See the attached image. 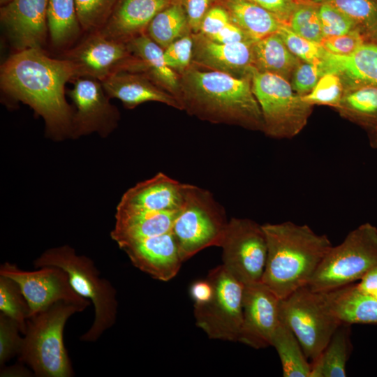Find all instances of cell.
I'll use <instances>...</instances> for the list:
<instances>
[{
  "instance_id": "6da1fadb",
  "label": "cell",
  "mask_w": 377,
  "mask_h": 377,
  "mask_svg": "<svg viewBox=\"0 0 377 377\" xmlns=\"http://www.w3.org/2000/svg\"><path fill=\"white\" fill-rule=\"evenodd\" d=\"M75 77L68 59L51 58L38 48L15 52L0 71L2 90L41 117L47 135L55 140L71 138L74 110L66 99L65 86Z\"/></svg>"
},
{
  "instance_id": "7a4b0ae2",
  "label": "cell",
  "mask_w": 377,
  "mask_h": 377,
  "mask_svg": "<svg viewBox=\"0 0 377 377\" xmlns=\"http://www.w3.org/2000/svg\"><path fill=\"white\" fill-rule=\"evenodd\" d=\"M251 79L205 69L192 64L179 75L177 98L182 110L210 123L263 132L262 112Z\"/></svg>"
},
{
  "instance_id": "3957f363",
  "label": "cell",
  "mask_w": 377,
  "mask_h": 377,
  "mask_svg": "<svg viewBox=\"0 0 377 377\" xmlns=\"http://www.w3.org/2000/svg\"><path fill=\"white\" fill-rule=\"evenodd\" d=\"M267 259L261 281L279 299L309 284L332 246L325 235L292 221L263 224Z\"/></svg>"
},
{
  "instance_id": "277c9868",
  "label": "cell",
  "mask_w": 377,
  "mask_h": 377,
  "mask_svg": "<svg viewBox=\"0 0 377 377\" xmlns=\"http://www.w3.org/2000/svg\"><path fill=\"white\" fill-rule=\"evenodd\" d=\"M84 309L71 302L59 301L31 316L27 322L17 355L37 377H71V362L63 334L68 319Z\"/></svg>"
},
{
  "instance_id": "5b68a950",
  "label": "cell",
  "mask_w": 377,
  "mask_h": 377,
  "mask_svg": "<svg viewBox=\"0 0 377 377\" xmlns=\"http://www.w3.org/2000/svg\"><path fill=\"white\" fill-rule=\"evenodd\" d=\"M36 268L56 266L68 276L74 290L92 302L94 319L89 330L80 339L95 342L116 322L117 314V291L112 283L102 277L94 263L87 256L78 255L68 245L49 249L34 261Z\"/></svg>"
},
{
  "instance_id": "8992f818",
  "label": "cell",
  "mask_w": 377,
  "mask_h": 377,
  "mask_svg": "<svg viewBox=\"0 0 377 377\" xmlns=\"http://www.w3.org/2000/svg\"><path fill=\"white\" fill-rule=\"evenodd\" d=\"M229 220L224 208L205 188L184 184L172 232L184 261L210 246H221Z\"/></svg>"
},
{
  "instance_id": "52a82bcc",
  "label": "cell",
  "mask_w": 377,
  "mask_h": 377,
  "mask_svg": "<svg viewBox=\"0 0 377 377\" xmlns=\"http://www.w3.org/2000/svg\"><path fill=\"white\" fill-rule=\"evenodd\" d=\"M377 267V228L364 223L350 231L343 242L328 251L307 286L327 292L353 283Z\"/></svg>"
},
{
  "instance_id": "ba28073f",
  "label": "cell",
  "mask_w": 377,
  "mask_h": 377,
  "mask_svg": "<svg viewBox=\"0 0 377 377\" xmlns=\"http://www.w3.org/2000/svg\"><path fill=\"white\" fill-rule=\"evenodd\" d=\"M251 87L259 104L263 131L274 139H290L306 126L312 105L296 94L290 82L279 75L253 71Z\"/></svg>"
},
{
  "instance_id": "9c48e42d",
  "label": "cell",
  "mask_w": 377,
  "mask_h": 377,
  "mask_svg": "<svg viewBox=\"0 0 377 377\" xmlns=\"http://www.w3.org/2000/svg\"><path fill=\"white\" fill-rule=\"evenodd\" d=\"M279 318L293 331L307 359L312 361L342 324L329 311L320 293L307 286L280 299Z\"/></svg>"
},
{
  "instance_id": "30bf717a",
  "label": "cell",
  "mask_w": 377,
  "mask_h": 377,
  "mask_svg": "<svg viewBox=\"0 0 377 377\" xmlns=\"http://www.w3.org/2000/svg\"><path fill=\"white\" fill-rule=\"evenodd\" d=\"M213 288L206 303L194 304L196 325L213 339L238 341L242 323L244 285L222 265L207 276Z\"/></svg>"
},
{
  "instance_id": "8fae6325",
  "label": "cell",
  "mask_w": 377,
  "mask_h": 377,
  "mask_svg": "<svg viewBox=\"0 0 377 377\" xmlns=\"http://www.w3.org/2000/svg\"><path fill=\"white\" fill-rule=\"evenodd\" d=\"M220 247L222 265L243 285L261 281L267 251L262 225L246 218H231Z\"/></svg>"
},
{
  "instance_id": "7c38bea8",
  "label": "cell",
  "mask_w": 377,
  "mask_h": 377,
  "mask_svg": "<svg viewBox=\"0 0 377 377\" xmlns=\"http://www.w3.org/2000/svg\"><path fill=\"white\" fill-rule=\"evenodd\" d=\"M73 65L75 77H85L101 82L121 71L142 73V64L129 51L126 43L91 33L66 56Z\"/></svg>"
},
{
  "instance_id": "4fadbf2b",
  "label": "cell",
  "mask_w": 377,
  "mask_h": 377,
  "mask_svg": "<svg viewBox=\"0 0 377 377\" xmlns=\"http://www.w3.org/2000/svg\"><path fill=\"white\" fill-rule=\"evenodd\" d=\"M0 275L18 283L29 304L30 316L59 301L73 303L84 310L90 305L89 300L74 290L68 274L60 267L43 266L34 271H24L6 262L1 265Z\"/></svg>"
},
{
  "instance_id": "5bb4252c",
  "label": "cell",
  "mask_w": 377,
  "mask_h": 377,
  "mask_svg": "<svg viewBox=\"0 0 377 377\" xmlns=\"http://www.w3.org/2000/svg\"><path fill=\"white\" fill-rule=\"evenodd\" d=\"M68 91L75 107L72 119L71 138L97 133L108 136L117 126L120 114L110 102L101 81L78 77L73 78Z\"/></svg>"
},
{
  "instance_id": "9a60e30c",
  "label": "cell",
  "mask_w": 377,
  "mask_h": 377,
  "mask_svg": "<svg viewBox=\"0 0 377 377\" xmlns=\"http://www.w3.org/2000/svg\"><path fill=\"white\" fill-rule=\"evenodd\" d=\"M280 299L261 281L244 285L239 342L259 349L271 346L280 322Z\"/></svg>"
},
{
  "instance_id": "2e32d148",
  "label": "cell",
  "mask_w": 377,
  "mask_h": 377,
  "mask_svg": "<svg viewBox=\"0 0 377 377\" xmlns=\"http://www.w3.org/2000/svg\"><path fill=\"white\" fill-rule=\"evenodd\" d=\"M0 22L17 52L42 49L47 24V0H10L1 6Z\"/></svg>"
},
{
  "instance_id": "e0dca14e",
  "label": "cell",
  "mask_w": 377,
  "mask_h": 377,
  "mask_svg": "<svg viewBox=\"0 0 377 377\" xmlns=\"http://www.w3.org/2000/svg\"><path fill=\"white\" fill-rule=\"evenodd\" d=\"M119 247L126 253L135 267L153 279L162 281L173 279L184 262L172 231L131 241Z\"/></svg>"
},
{
  "instance_id": "ac0fdd59",
  "label": "cell",
  "mask_w": 377,
  "mask_h": 377,
  "mask_svg": "<svg viewBox=\"0 0 377 377\" xmlns=\"http://www.w3.org/2000/svg\"><path fill=\"white\" fill-rule=\"evenodd\" d=\"M192 64L207 70L219 71L239 78H251L254 42L220 43L200 33L193 34Z\"/></svg>"
},
{
  "instance_id": "d6986e66",
  "label": "cell",
  "mask_w": 377,
  "mask_h": 377,
  "mask_svg": "<svg viewBox=\"0 0 377 377\" xmlns=\"http://www.w3.org/2000/svg\"><path fill=\"white\" fill-rule=\"evenodd\" d=\"M175 0H117L113 10L99 31L105 37L127 43L146 33L154 17Z\"/></svg>"
},
{
  "instance_id": "ffe728a7",
  "label": "cell",
  "mask_w": 377,
  "mask_h": 377,
  "mask_svg": "<svg viewBox=\"0 0 377 377\" xmlns=\"http://www.w3.org/2000/svg\"><path fill=\"white\" fill-rule=\"evenodd\" d=\"M184 184L163 172H158L128 189L117 207L146 211L178 210L183 200Z\"/></svg>"
},
{
  "instance_id": "44dd1931",
  "label": "cell",
  "mask_w": 377,
  "mask_h": 377,
  "mask_svg": "<svg viewBox=\"0 0 377 377\" xmlns=\"http://www.w3.org/2000/svg\"><path fill=\"white\" fill-rule=\"evenodd\" d=\"M101 83L110 98L119 99L128 109L153 101L182 110V106L175 96L143 73L121 71L108 77Z\"/></svg>"
},
{
  "instance_id": "7402d4cb",
  "label": "cell",
  "mask_w": 377,
  "mask_h": 377,
  "mask_svg": "<svg viewBox=\"0 0 377 377\" xmlns=\"http://www.w3.org/2000/svg\"><path fill=\"white\" fill-rule=\"evenodd\" d=\"M178 210L146 211L117 207L111 238L120 246L131 241L170 232Z\"/></svg>"
},
{
  "instance_id": "603a6c76",
  "label": "cell",
  "mask_w": 377,
  "mask_h": 377,
  "mask_svg": "<svg viewBox=\"0 0 377 377\" xmlns=\"http://www.w3.org/2000/svg\"><path fill=\"white\" fill-rule=\"evenodd\" d=\"M319 66L323 74H337L344 87L357 84L377 85V43L365 42L348 55H337L325 50Z\"/></svg>"
},
{
  "instance_id": "cb8c5ba5",
  "label": "cell",
  "mask_w": 377,
  "mask_h": 377,
  "mask_svg": "<svg viewBox=\"0 0 377 377\" xmlns=\"http://www.w3.org/2000/svg\"><path fill=\"white\" fill-rule=\"evenodd\" d=\"M329 311L341 323L377 324V297L350 283L319 293Z\"/></svg>"
},
{
  "instance_id": "d4e9b609",
  "label": "cell",
  "mask_w": 377,
  "mask_h": 377,
  "mask_svg": "<svg viewBox=\"0 0 377 377\" xmlns=\"http://www.w3.org/2000/svg\"><path fill=\"white\" fill-rule=\"evenodd\" d=\"M126 43L131 54L140 60L142 73L177 98L180 87L179 75L167 65L163 49L146 33Z\"/></svg>"
},
{
  "instance_id": "484cf974",
  "label": "cell",
  "mask_w": 377,
  "mask_h": 377,
  "mask_svg": "<svg viewBox=\"0 0 377 377\" xmlns=\"http://www.w3.org/2000/svg\"><path fill=\"white\" fill-rule=\"evenodd\" d=\"M253 56L256 71L274 74L288 81L302 61L288 49L277 32L255 41Z\"/></svg>"
},
{
  "instance_id": "4316f807",
  "label": "cell",
  "mask_w": 377,
  "mask_h": 377,
  "mask_svg": "<svg viewBox=\"0 0 377 377\" xmlns=\"http://www.w3.org/2000/svg\"><path fill=\"white\" fill-rule=\"evenodd\" d=\"M232 21L256 41L276 33L282 23L276 15L249 0H219Z\"/></svg>"
},
{
  "instance_id": "83f0119b",
  "label": "cell",
  "mask_w": 377,
  "mask_h": 377,
  "mask_svg": "<svg viewBox=\"0 0 377 377\" xmlns=\"http://www.w3.org/2000/svg\"><path fill=\"white\" fill-rule=\"evenodd\" d=\"M336 110L342 117L368 132L374 130L377 127V85L357 84L344 87Z\"/></svg>"
},
{
  "instance_id": "f1b7e54d",
  "label": "cell",
  "mask_w": 377,
  "mask_h": 377,
  "mask_svg": "<svg viewBox=\"0 0 377 377\" xmlns=\"http://www.w3.org/2000/svg\"><path fill=\"white\" fill-rule=\"evenodd\" d=\"M271 346L277 351L284 377H309L311 364L293 331L281 320Z\"/></svg>"
},
{
  "instance_id": "f546056e",
  "label": "cell",
  "mask_w": 377,
  "mask_h": 377,
  "mask_svg": "<svg viewBox=\"0 0 377 377\" xmlns=\"http://www.w3.org/2000/svg\"><path fill=\"white\" fill-rule=\"evenodd\" d=\"M47 24L54 45L62 47L75 40L81 30L75 0H47Z\"/></svg>"
},
{
  "instance_id": "4dcf8cb0",
  "label": "cell",
  "mask_w": 377,
  "mask_h": 377,
  "mask_svg": "<svg viewBox=\"0 0 377 377\" xmlns=\"http://www.w3.org/2000/svg\"><path fill=\"white\" fill-rule=\"evenodd\" d=\"M191 32L183 6L174 2L161 10L149 24L146 34L163 50Z\"/></svg>"
},
{
  "instance_id": "1f68e13d",
  "label": "cell",
  "mask_w": 377,
  "mask_h": 377,
  "mask_svg": "<svg viewBox=\"0 0 377 377\" xmlns=\"http://www.w3.org/2000/svg\"><path fill=\"white\" fill-rule=\"evenodd\" d=\"M329 3L346 14L367 42L377 43V0H315Z\"/></svg>"
},
{
  "instance_id": "d6a6232c",
  "label": "cell",
  "mask_w": 377,
  "mask_h": 377,
  "mask_svg": "<svg viewBox=\"0 0 377 377\" xmlns=\"http://www.w3.org/2000/svg\"><path fill=\"white\" fill-rule=\"evenodd\" d=\"M351 350L350 325L342 323L322 352L324 377L346 376V363Z\"/></svg>"
},
{
  "instance_id": "836d02e7",
  "label": "cell",
  "mask_w": 377,
  "mask_h": 377,
  "mask_svg": "<svg viewBox=\"0 0 377 377\" xmlns=\"http://www.w3.org/2000/svg\"><path fill=\"white\" fill-rule=\"evenodd\" d=\"M0 310L18 324L22 334L25 333L30 316L29 304L18 283L3 275H0Z\"/></svg>"
},
{
  "instance_id": "e575fe53",
  "label": "cell",
  "mask_w": 377,
  "mask_h": 377,
  "mask_svg": "<svg viewBox=\"0 0 377 377\" xmlns=\"http://www.w3.org/2000/svg\"><path fill=\"white\" fill-rule=\"evenodd\" d=\"M295 8L287 24L297 35L321 44L324 38L318 13V3L312 0H296Z\"/></svg>"
},
{
  "instance_id": "d590c367",
  "label": "cell",
  "mask_w": 377,
  "mask_h": 377,
  "mask_svg": "<svg viewBox=\"0 0 377 377\" xmlns=\"http://www.w3.org/2000/svg\"><path fill=\"white\" fill-rule=\"evenodd\" d=\"M344 91V85L341 77L334 73L323 74L314 88L307 94L301 96L308 104L339 107Z\"/></svg>"
},
{
  "instance_id": "8d00e7d4",
  "label": "cell",
  "mask_w": 377,
  "mask_h": 377,
  "mask_svg": "<svg viewBox=\"0 0 377 377\" xmlns=\"http://www.w3.org/2000/svg\"><path fill=\"white\" fill-rule=\"evenodd\" d=\"M81 29L100 30L110 17L117 0H75Z\"/></svg>"
},
{
  "instance_id": "74e56055",
  "label": "cell",
  "mask_w": 377,
  "mask_h": 377,
  "mask_svg": "<svg viewBox=\"0 0 377 377\" xmlns=\"http://www.w3.org/2000/svg\"><path fill=\"white\" fill-rule=\"evenodd\" d=\"M277 33L288 49L303 61L320 64L325 49L320 44L310 41L293 32L286 23H282Z\"/></svg>"
},
{
  "instance_id": "f35d334b",
  "label": "cell",
  "mask_w": 377,
  "mask_h": 377,
  "mask_svg": "<svg viewBox=\"0 0 377 377\" xmlns=\"http://www.w3.org/2000/svg\"><path fill=\"white\" fill-rule=\"evenodd\" d=\"M317 3L324 38L342 35L354 30H358L355 24L333 5L323 1H319Z\"/></svg>"
},
{
  "instance_id": "ab89813d",
  "label": "cell",
  "mask_w": 377,
  "mask_h": 377,
  "mask_svg": "<svg viewBox=\"0 0 377 377\" xmlns=\"http://www.w3.org/2000/svg\"><path fill=\"white\" fill-rule=\"evenodd\" d=\"M193 50V34L189 32L163 50L167 65L179 75H182L192 65Z\"/></svg>"
},
{
  "instance_id": "60d3db41",
  "label": "cell",
  "mask_w": 377,
  "mask_h": 377,
  "mask_svg": "<svg viewBox=\"0 0 377 377\" xmlns=\"http://www.w3.org/2000/svg\"><path fill=\"white\" fill-rule=\"evenodd\" d=\"M20 329L18 324L5 315L0 313V365L5 363L13 356L18 355L23 341L20 335Z\"/></svg>"
},
{
  "instance_id": "b9f144b4",
  "label": "cell",
  "mask_w": 377,
  "mask_h": 377,
  "mask_svg": "<svg viewBox=\"0 0 377 377\" xmlns=\"http://www.w3.org/2000/svg\"><path fill=\"white\" fill-rule=\"evenodd\" d=\"M323 75L319 64L301 61L295 68L289 82L296 94L304 96L314 88Z\"/></svg>"
},
{
  "instance_id": "7bdbcfd3",
  "label": "cell",
  "mask_w": 377,
  "mask_h": 377,
  "mask_svg": "<svg viewBox=\"0 0 377 377\" xmlns=\"http://www.w3.org/2000/svg\"><path fill=\"white\" fill-rule=\"evenodd\" d=\"M367 42L358 30L348 33L324 38L321 45L328 52L337 55H348Z\"/></svg>"
},
{
  "instance_id": "ee69618b",
  "label": "cell",
  "mask_w": 377,
  "mask_h": 377,
  "mask_svg": "<svg viewBox=\"0 0 377 377\" xmlns=\"http://www.w3.org/2000/svg\"><path fill=\"white\" fill-rule=\"evenodd\" d=\"M185 10L190 30L192 34L200 31L202 20L208 10L219 0H175Z\"/></svg>"
},
{
  "instance_id": "f6af8a7d",
  "label": "cell",
  "mask_w": 377,
  "mask_h": 377,
  "mask_svg": "<svg viewBox=\"0 0 377 377\" xmlns=\"http://www.w3.org/2000/svg\"><path fill=\"white\" fill-rule=\"evenodd\" d=\"M232 21L228 11L221 4L213 6L205 15L200 31L207 38L219 32Z\"/></svg>"
},
{
  "instance_id": "bcb514c9",
  "label": "cell",
  "mask_w": 377,
  "mask_h": 377,
  "mask_svg": "<svg viewBox=\"0 0 377 377\" xmlns=\"http://www.w3.org/2000/svg\"><path fill=\"white\" fill-rule=\"evenodd\" d=\"M267 10L281 22L288 23L295 6L296 0H249Z\"/></svg>"
},
{
  "instance_id": "7dc6e473",
  "label": "cell",
  "mask_w": 377,
  "mask_h": 377,
  "mask_svg": "<svg viewBox=\"0 0 377 377\" xmlns=\"http://www.w3.org/2000/svg\"><path fill=\"white\" fill-rule=\"evenodd\" d=\"M220 43L254 42L239 26L231 21L219 32L208 38Z\"/></svg>"
},
{
  "instance_id": "c3c4849f",
  "label": "cell",
  "mask_w": 377,
  "mask_h": 377,
  "mask_svg": "<svg viewBox=\"0 0 377 377\" xmlns=\"http://www.w3.org/2000/svg\"><path fill=\"white\" fill-rule=\"evenodd\" d=\"M213 294V288L209 281L205 280L195 281L190 288V295L194 304H200L207 302Z\"/></svg>"
},
{
  "instance_id": "681fc988",
  "label": "cell",
  "mask_w": 377,
  "mask_h": 377,
  "mask_svg": "<svg viewBox=\"0 0 377 377\" xmlns=\"http://www.w3.org/2000/svg\"><path fill=\"white\" fill-rule=\"evenodd\" d=\"M355 286L361 291L367 293L377 290V267L368 271Z\"/></svg>"
},
{
  "instance_id": "f907efd6",
  "label": "cell",
  "mask_w": 377,
  "mask_h": 377,
  "mask_svg": "<svg viewBox=\"0 0 377 377\" xmlns=\"http://www.w3.org/2000/svg\"><path fill=\"white\" fill-rule=\"evenodd\" d=\"M24 363L20 362V364H16L10 367H1L0 371L1 377H30L34 376L31 369L25 367Z\"/></svg>"
},
{
  "instance_id": "816d5d0a",
  "label": "cell",
  "mask_w": 377,
  "mask_h": 377,
  "mask_svg": "<svg viewBox=\"0 0 377 377\" xmlns=\"http://www.w3.org/2000/svg\"><path fill=\"white\" fill-rule=\"evenodd\" d=\"M369 144L373 149H377V127L368 132Z\"/></svg>"
},
{
  "instance_id": "f5cc1de1",
  "label": "cell",
  "mask_w": 377,
  "mask_h": 377,
  "mask_svg": "<svg viewBox=\"0 0 377 377\" xmlns=\"http://www.w3.org/2000/svg\"><path fill=\"white\" fill-rule=\"evenodd\" d=\"M9 1H10V0H0V4H1V6H2L3 4L8 3Z\"/></svg>"
},
{
  "instance_id": "db71d44e",
  "label": "cell",
  "mask_w": 377,
  "mask_h": 377,
  "mask_svg": "<svg viewBox=\"0 0 377 377\" xmlns=\"http://www.w3.org/2000/svg\"><path fill=\"white\" fill-rule=\"evenodd\" d=\"M369 294H371V295H373L374 296H375L376 297H377V290H376V291H374V292H373V293H369Z\"/></svg>"
},
{
  "instance_id": "11a10c76",
  "label": "cell",
  "mask_w": 377,
  "mask_h": 377,
  "mask_svg": "<svg viewBox=\"0 0 377 377\" xmlns=\"http://www.w3.org/2000/svg\"><path fill=\"white\" fill-rule=\"evenodd\" d=\"M312 1H315V0H312Z\"/></svg>"
}]
</instances>
